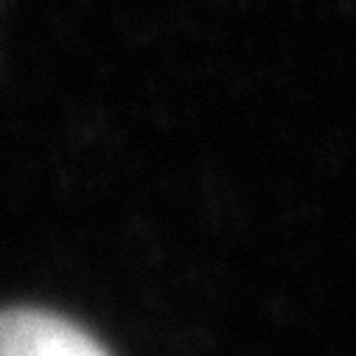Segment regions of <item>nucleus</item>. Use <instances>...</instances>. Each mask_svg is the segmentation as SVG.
<instances>
[{
	"label": "nucleus",
	"mask_w": 356,
	"mask_h": 356,
	"mask_svg": "<svg viewBox=\"0 0 356 356\" xmlns=\"http://www.w3.org/2000/svg\"><path fill=\"white\" fill-rule=\"evenodd\" d=\"M0 356H110L76 323L40 312L9 309L0 312Z\"/></svg>",
	"instance_id": "obj_1"
}]
</instances>
